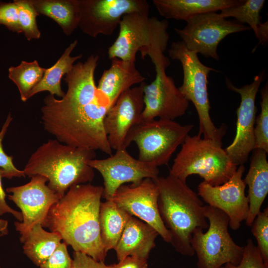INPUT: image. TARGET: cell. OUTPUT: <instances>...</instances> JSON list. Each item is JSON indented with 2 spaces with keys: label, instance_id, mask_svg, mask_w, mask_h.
I'll use <instances>...</instances> for the list:
<instances>
[{
  "label": "cell",
  "instance_id": "6da1fadb",
  "mask_svg": "<svg viewBox=\"0 0 268 268\" xmlns=\"http://www.w3.org/2000/svg\"><path fill=\"white\" fill-rule=\"evenodd\" d=\"M94 72L80 67L67 74V92L62 99L45 97L41 119L45 130L61 143L111 155L104 121L112 105L98 90Z\"/></svg>",
  "mask_w": 268,
  "mask_h": 268
},
{
  "label": "cell",
  "instance_id": "7a4b0ae2",
  "mask_svg": "<svg viewBox=\"0 0 268 268\" xmlns=\"http://www.w3.org/2000/svg\"><path fill=\"white\" fill-rule=\"evenodd\" d=\"M104 188L90 183L71 187L50 207L43 227L60 235L74 252L98 262L107 252L101 239L99 212Z\"/></svg>",
  "mask_w": 268,
  "mask_h": 268
},
{
  "label": "cell",
  "instance_id": "3957f363",
  "mask_svg": "<svg viewBox=\"0 0 268 268\" xmlns=\"http://www.w3.org/2000/svg\"><path fill=\"white\" fill-rule=\"evenodd\" d=\"M153 180L158 188V210L170 233V243L181 255L194 256L191 245L193 233L208 227L203 202L186 183L172 175Z\"/></svg>",
  "mask_w": 268,
  "mask_h": 268
},
{
  "label": "cell",
  "instance_id": "277c9868",
  "mask_svg": "<svg viewBox=\"0 0 268 268\" xmlns=\"http://www.w3.org/2000/svg\"><path fill=\"white\" fill-rule=\"evenodd\" d=\"M95 157L94 150L49 139L31 155L23 171L29 177H45L48 186L63 197L71 187L93 181L94 169L88 162Z\"/></svg>",
  "mask_w": 268,
  "mask_h": 268
},
{
  "label": "cell",
  "instance_id": "5b68a950",
  "mask_svg": "<svg viewBox=\"0 0 268 268\" xmlns=\"http://www.w3.org/2000/svg\"><path fill=\"white\" fill-rule=\"evenodd\" d=\"M149 14L132 12L124 15L119 24L118 36L108 50L109 58L135 62L139 52L144 59L149 56L153 64L164 60L169 35L168 22Z\"/></svg>",
  "mask_w": 268,
  "mask_h": 268
},
{
  "label": "cell",
  "instance_id": "8992f818",
  "mask_svg": "<svg viewBox=\"0 0 268 268\" xmlns=\"http://www.w3.org/2000/svg\"><path fill=\"white\" fill-rule=\"evenodd\" d=\"M181 145L169 174L184 182L195 174L211 186H219L227 181L237 168L222 148V141L188 134Z\"/></svg>",
  "mask_w": 268,
  "mask_h": 268
},
{
  "label": "cell",
  "instance_id": "52a82bcc",
  "mask_svg": "<svg viewBox=\"0 0 268 268\" xmlns=\"http://www.w3.org/2000/svg\"><path fill=\"white\" fill-rule=\"evenodd\" d=\"M169 57L181 63L183 71V81L179 89L194 104L199 117L198 135L206 139L222 141L227 131L223 124L216 127L210 115V103L207 91L208 75L215 69L203 64L198 54L189 50L182 41L173 42L168 50Z\"/></svg>",
  "mask_w": 268,
  "mask_h": 268
},
{
  "label": "cell",
  "instance_id": "ba28073f",
  "mask_svg": "<svg viewBox=\"0 0 268 268\" xmlns=\"http://www.w3.org/2000/svg\"><path fill=\"white\" fill-rule=\"evenodd\" d=\"M194 126L162 119L140 121L128 133L124 147L134 142L139 160L157 167L167 165Z\"/></svg>",
  "mask_w": 268,
  "mask_h": 268
},
{
  "label": "cell",
  "instance_id": "9c48e42d",
  "mask_svg": "<svg viewBox=\"0 0 268 268\" xmlns=\"http://www.w3.org/2000/svg\"><path fill=\"white\" fill-rule=\"evenodd\" d=\"M208 220L206 232L198 228L193 233L191 246L197 257L198 268H220L226 264L237 265L241 262L244 247L237 245L228 232L229 219L221 210L204 205Z\"/></svg>",
  "mask_w": 268,
  "mask_h": 268
},
{
  "label": "cell",
  "instance_id": "30bf717a",
  "mask_svg": "<svg viewBox=\"0 0 268 268\" xmlns=\"http://www.w3.org/2000/svg\"><path fill=\"white\" fill-rule=\"evenodd\" d=\"M183 29L174 28L187 48L205 58L219 60L218 44L226 36L251 30L249 26L236 20H228L214 12L195 15Z\"/></svg>",
  "mask_w": 268,
  "mask_h": 268
},
{
  "label": "cell",
  "instance_id": "8fae6325",
  "mask_svg": "<svg viewBox=\"0 0 268 268\" xmlns=\"http://www.w3.org/2000/svg\"><path fill=\"white\" fill-rule=\"evenodd\" d=\"M46 182L48 180L45 177L38 175L32 177L24 185L6 189L11 194L8 199L19 208L22 215V221L14 223L22 243L35 224H40L43 227L50 207L62 197L51 189Z\"/></svg>",
  "mask_w": 268,
  "mask_h": 268
},
{
  "label": "cell",
  "instance_id": "7c38bea8",
  "mask_svg": "<svg viewBox=\"0 0 268 268\" xmlns=\"http://www.w3.org/2000/svg\"><path fill=\"white\" fill-rule=\"evenodd\" d=\"M170 65V60L154 64L155 79L149 84L143 82L144 107L140 121L156 118L174 121L186 113L189 101L176 87L173 78L166 74Z\"/></svg>",
  "mask_w": 268,
  "mask_h": 268
},
{
  "label": "cell",
  "instance_id": "4fadbf2b",
  "mask_svg": "<svg viewBox=\"0 0 268 268\" xmlns=\"http://www.w3.org/2000/svg\"><path fill=\"white\" fill-rule=\"evenodd\" d=\"M78 27L94 38L99 34L112 35L126 14L149 13V5L145 0H78Z\"/></svg>",
  "mask_w": 268,
  "mask_h": 268
},
{
  "label": "cell",
  "instance_id": "5bb4252c",
  "mask_svg": "<svg viewBox=\"0 0 268 268\" xmlns=\"http://www.w3.org/2000/svg\"><path fill=\"white\" fill-rule=\"evenodd\" d=\"M264 75L265 71H263L254 77L251 83L240 88L236 87L226 78L227 88L241 96L240 104L237 110L235 136L231 144L224 149L237 166L247 162L250 153L254 149V128L257 111L255 100Z\"/></svg>",
  "mask_w": 268,
  "mask_h": 268
},
{
  "label": "cell",
  "instance_id": "9a60e30c",
  "mask_svg": "<svg viewBox=\"0 0 268 268\" xmlns=\"http://www.w3.org/2000/svg\"><path fill=\"white\" fill-rule=\"evenodd\" d=\"M88 164L102 176L103 197L106 200H110L125 183L136 185L145 178L155 179L159 173L158 167L134 158L125 148L116 150L114 154L107 158L92 159Z\"/></svg>",
  "mask_w": 268,
  "mask_h": 268
},
{
  "label": "cell",
  "instance_id": "2e32d148",
  "mask_svg": "<svg viewBox=\"0 0 268 268\" xmlns=\"http://www.w3.org/2000/svg\"><path fill=\"white\" fill-rule=\"evenodd\" d=\"M158 188L154 181L145 178L136 185L121 186L109 200L131 215L151 226L165 242L170 243V233L158 210Z\"/></svg>",
  "mask_w": 268,
  "mask_h": 268
},
{
  "label": "cell",
  "instance_id": "e0dca14e",
  "mask_svg": "<svg viewBox=\"0 0 268 268\" xmlns=\"http://www.w3.org/2000/svg\"><path fill=\"white\" fill-rule=\"evenodd\" d=\"M244 164L237 167L232 177L223 184L213 186L203 181L198 187V194L208 205L218 208L227 215L229 226L234 231L247 218L249 203L245 195V185L243 175Z\"/></svg>",
  "mask_w": 268,
  "mask_h": 268
},
{
  "label": "cell",
  "instance_id": "ac0fdd59",
  "mask_svg": "<svg viewBox=\"0 0 268 268\" xmlns=\"http://www.w3.org/2000/svg\"><path fill=\"white\" fill-rule=\"evenodd\" d=\"M143 82L123 92L105 116L104 129L112 149L125 148L128 133L140 121L144 107Z\"/></svg>",
  "mask_w": 268,
  "mask_h": 268
},
{
  "label": "cell",
  "instance_id": "d6986e66",
  "mask_svg": "<svg viewBox=\"0 0 268 268\" xmlns=\"http://www.w3.org/2000/svg\"><path fill=\"white\" fill-rule=\"evenodd\" d=\"M158 235L151 226L132 216L114 249L118 261L128 256L147 260L151 250L155 247Z\"/></svg>",
  "mask_w": 268,
  "mask_h": 268
},
{
  "label": "cell",
  "instance_id": "ffe728a7",
  "mask_svg": "<svg viewBox=\"0 0 268 268\" xmlns=\"http://www.w3.org/2000/svg\"><path fill=\"white\" fill-rule=\"evenodd\" d=\"M110 67L104 71L97 86L112 106L125 91L145 79L136 68L135 62L111 59Z\"/></svg>",
  "mask_w": 268,
  "mask_h": 268
},
{
  "label": "cell",
  "instance_id": "44dd1931",
  "mask_svg": "<svg viewBox=\"0 0 268 268\" xmlns=\"http://www.w3.org/2000/svg\"><path fill=\"white\" fill-rule=\"evenodd\" d=\"M267 153L261 149L252 151L248 172L243 180L248 186L249 209L246 224L251 227L261 211L268 193V162Z\"/></svg>",
  "mask_w": 268,
  "mask_h": 268
},
{
  "label": "cell",
  "instance_id": "7402d4cb",
  "mask_svg": "<svg viewBox=\"0 0 268 268\" xmlns=\"http://www.w3.org/2000/svg\"><path fill=\"white\" fill-rule=\"evenodd\" d=\"M244 0H153V4L159 14L166 19L187 21L202 13L216 12L236 6Z\"/></svg>",
  "mask_w": 268,
  "mask_h": 268
},
{
  "label": "cell",
  "instance_id": "603a6c76",
  "mask_svg": "<svg viewBox=\"0 0 268 268\" xmlns=\"http://www.w3.org/2000/svg\"><path fill=\"white\" fill-rule=\"evenodd\" d=\"M39 14L49 17L56 22L67 35H71L78 27L80 11L78 0H29Z\"/></svg>",
  "mask_w": 268,
  "mask_h": 268
},
{
  "label": "cell",
  "instance_id": "cb8c5ba5",
  "mask_svg": "<svg viewBox=\"0 0 268 268\" xmlns=\"http://www.w3.org/2000/svg\"><path fill=\"white\" fill-rule=\"evenodd\" d=\"M131 216L111 200L101 202L99 212L100 235L106 252L114 250Z\"/></svg>",
  "mask_w": 268,
  "mask_h": 268
},
{
  "label": "cell",
  "instance_id": "d4e9b609",
  "mask_svg": "<svg viewBox=\"0 0 268 268\" xmlns=\"http://www.w3.org/2000/svg\"><path fill=\"white\" fill-rule=\"evenodd\" d=\"M75 40L66 49L57 62L51 67L46 68L39 83L31 90L29 98L40 92L47 91L51 95L62 98L65 93L62 90L61 82L62 77L69 72L76 60L82 58V55L72 57L70 54L77 44Z\"/></svg>",
  "mask_w": 268,
  "mask_h": 268
},
{
  "label": "cell",
  "instance_id": "484cf974",
  "mask_svg": "<svg viewBox=\"0 0 268 268\" xmlns=\"http://www.w3.org/2000/svg\"><path fill=\"white\" fill-rule=\"evenodd\" d=\"M59 234L48 232L40 224H35L23 242V252L37 267H40L62 242Z\"/></svg>",
  "mask_w": 268,
  "mask_h": 268
},
{
  "label": "cell",
  "instance_id": "4316f807",
  "mask_svg": "<svg viewBox=\"0 0 268 268\" xmlns=\"http://www.w3.org/2000/svg\"><path fill=\"white\" fill-rule=\"evenodd\" d=\"M46 69L36 60L31 62L22 61L18 66L9 68V78L17 87L23 102L29 99L30 93L41 81Z\"/></svg>",
  "mask_w": 268,
  "mask_h": 268
},
{
  "label": "cell",
  "instance_id": "83f0119b",
  "mask_svg": "<svg viewBox=\"0 0 268 268\" xmlns=\"http://www.w3.org/2000/svg\"><path fill=\"white\" fill-rule=\"evenodd\" d=\"M265 3V0H244L239 5L220 10L219 14L225 18L234 17L241 24H248L258 39V29L262 23L260 12Z\"/></svg>",
  "mask_w": 268,
  "mask_h": 268
},
{
  "label": "cell",
  "instance_id": "f1b7e54d",
  "mask_svg": "<svg viewBox=\"0 0 268 268\" xmlns=\"http://www.w3.org/2000/svg\"><path fill=\"white\" fill-rule=\"evenodd\" d=\"M261 110L256 118L254 128L255 149L268 153V82L261 89Z\"/></svg>",
  "mask_w": 268,
  "mask_h": 268
},
{
  "label": "cell",
  "instance_id": "f546056e",
  "mask_svg": "<svg viewBox=\"0 0 268 268\" xmlns=\"http://www.w3.org/2000/svg\"><path fill=\"white\" fill-rule=\"evenodd\" d=\"M18 11V22L20 29L26 39L30 41L39 39L41 35L36 18L39 15L29 0H16Z\"/></svg>",
  "mask_w": 268,
  "mask_h": 268
},
{
  "label": "cell",
  "instance_id": "4dcf8cb0",
  "mask_svg": "<svg viewBox=\"0 0 268 268\" xmlns=\"http://www.w3.org/2000/svg\"><path fill=\"white\" fill-rule=\"evenodd\" d=\"M251 231L255 237L263 260L268 267V208L260 211L255 218Z\"/></svg>",
  "mask_w": 268,
  "mask_h": 268
},
{
  "label": "cell",
  "instance_id": "1f68e13d",
  "mask_svg": "<svg viewBox=\"0 0 268 268\" xmlns=\"http://www.w3.org/2000/svg\"><path fill=\"white\" fill-rule=\"evenodd\" d=\"M12 120L9 113L0 131V169L3 171V178L11 179L13 177H25L23 170L18 169L12 162V157L7 155L2 147V140L7 129Z\"/></svg>",
  "mask_w": 268,
  "mask_h": 268
},
{
  "label": "cell",
  "instance_id": "d6a6232c",
  "mask_svg": "<svg viewBox=\"0 0 268 268\" xmlns=\"http://www.w3.org/2000/svg\"><path fill=\"white\" fill-rule=\"evenodd\" d=\"M220 268H268L262 259L259 250L251 239H248L244 247L243 255L239 264H226Z\"/></svg>",
  "mask_w": 268,
  "mask_h": 268
},
{
  "label": "cell",
  "instance_id": "836d02e7",
  "mask_svg": "<svg viewBox=\"0 0 268 268\" xmlns=\"http://www.w3.org/2000/svg\"><path fill=\"white\" fill-rule=\"evenodd\" d=\"M67 246L65 243L61 242L52 254L39 268H73V261L68 254Z\"/></svg>",
  "mask_w": 268,
  "mask_h": 268
},
{
  "label": "cell",
  "instance_id": "e575fe53",
  "mask_svg": "<svg viewBox=\"0 0 268 268\" xmlns=\"http://www.w3.org/2000/svg\"><path fill=\"white\" fill-rule=\"evenodd\" d=\"M0 24L9 30L22 33L18 22V11L16 3L0 2Z\"/></svg>",
  "mask_w": 268,
  "mask_h": 268
},
{
  "label": "cell",
  "instance_id": "d590c367",
  "mask_svg": "<svg viewBox=\"0 0 268 268\" xmlns=\"http://www.w3.org/2000/svg\"><path fill=\"white\" fill-rule=\"evenodd\" d=\"M103 268H148L147 260L135 256H128L119 261L118 263L106 265L102 264Z\"/></svg>",
  "mask_w": 268,
  "mask_h": 268
},
{
  "label": "cell",
  "instance_id": "8d00e7d4",
  "mask_svg": "<svg viewBox=\"0 0 268 268\" xmlns=\"http://www.w3.org/2000/svg\"><path fill=\"white\" fill-rule=\"evenodd\" d=\"M72 256L73 268H103V262L96 261L84 253L74 251Z\"/></svg>",
  "mask_w": 268,
  "mask_h": 268
},
{
  "label": "cell",
  "instance_id": "74e56055",
  "mask_svg": "<svg viewBox=\"0 0 268 268\" xmlns=\"http://www.w3.org/2000/svg\"><path fill=\"white\" fill-rule=\"evenodd\" d=\"M3 178V171L0 169V216L5 213H10L21 222L22 220V215L21 212L15 210L10 207L5 201L6 194L3 189L2 179Z\"/></svg>",
  "mask_w": 268,
  "mask_h": 268
},
{
  "label": "cell",
  "instance_id": "f35d334b",
  "mask_svg": "<svg viewBox=\"0 0 268 268\" xmlns=\"http://www.w3.org/2000/svg\"><path fill=\"white\" fill-rule=\"evenodd\" d=\"M258 40L259 44L264 45L268 42V22L266 21L261 23L258 29Z\"/></svg>",
  "mask_w": 268,
  "mask_h": 268
},
{
  "label": "cell",
  "instance_id": "ab89813d",
  "mask_svg": "<svg viewBox=\"0 0 268 268\" xmlns=\"http://www.w3.org/2000/svg\"><path fill=\"white\" fill-rule=\"evenodd\" d=\"M6 225V222L4 219H0V233L2 232Z\"/></svg>",
  "mask_w": 268,
  "mask_h": 268
},
{
  "label": "cell",
  "instance_id": "60d3db41",
  "mask_svg": "<svg viewBox=\"0 0 268 268\" xmlns=\"http://www.w3.org/2000/svg\"><path fill=\"white\" fill-rule=\"evenodd\" d=\"M0 268H1L0 266Z\"/></svg>",
  "mask_w": 268,
  "mask_h": 268
}]
</instances>
